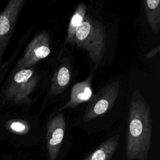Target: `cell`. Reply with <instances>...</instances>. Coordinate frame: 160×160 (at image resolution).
Wrapping results in <instances>:
<instances>
[{
  "label": "cell",
  "instance_id": "obj_1",
  "mask_svg": "<svg viewBox=\"0 0 160 160\" xmlns=\"http://www.w3.org/2000/svg\"><path fill=\"white\" fill-rule=\"evenodd\" d=\"M152 134L149 107L138 90L131 99L126 131L125 153L128 160H148Z\"/></svg>",
  "mask_w": 160,
  "mask_h": 160
},
{
  "label": "cell",
  "instance_id": "obj_2",
  "mask_svg": "<svg viewBox=\"0 0 160 160\" xmlns=\"http://www.w3.org/2000/svg\"><path fill=\"white\" fill-rule=\"evenodd\" d=\"M38 80L34 66L8 74L0 86V111L29 105Z\"/></svg>",
  "mask_w": 160,
  "mask_h": 160
},
{
  "label": "cell",
  "instance_id": "obj_3",
  "mask_svg": "<svg viewBox=\"0 0 160 160\" xmlns=\"http://www.w3.org/2000/svg\"><path fill=\"white\" fill-rule=\"evenodd\" d=\"M106 41L105 27L102 23L86 15L71 44L85 50L93 62L98 65L102 58Z\"/></svg>",
  "mask_w": 160,
  "mask_h": 160
},
{
  "label": "cell",
  "instance_id": "obj_4",
  "mask_svg": "<svg viewBox=\"0 0 160 160\" xmlns=\"http://www.w3.org/2000/svg\"><path fill=\"white\" fill-rule=\"evenodd\" d=\"M26 0H10L0 11V71L3 57L11 41Z\"/></svg>",
  "mask_w": 160,
  "mask_h": 160
},
{
  "label": "cell",
  "instance_id": "obj_5",
  "mask_svg": "<svg viewBox=\"0 0 160 160\" xmlns=\"http://www.w3.org/2000/svg\"><path fill=\"white\" fill-rule=\"evenodd\" d=\"M50 53L49 37L44 31L37 34L27 45L23 55L17 60L9 74L34 66L38 61L48 57Z\"/></svg>",
  "mask_w": 160,
  "mask_h": 160
},
{
  "label": "cell",
  "instance_id": "obj_6",
  "mask_svg": "<svg viewBox=\"0 0 160 160\" xmlns=\"http://www.w3.org/2000/svg\"><path fill=\"white\" fill-rule=\"evenodd\" d=\"M119 87V81H114L101 88L86 108L84 121H91L109 111L118 98Z\"/></svg>",
  "mask_w": 160,
  "mask_h": 160
},
{
  "label": "cell",
  "instance_id": "obj_7",
  "mask_svg": "<svg viewBox=\"0 0 160 160\" xmlns=\"http://www.w3.org/2000/svg\"><path fill=\"white\" fill-rule=\"evenodd\" d=\"M66 129V120L62 114H57L48 121L46 141L49 160H56L62 144Z\"/></svg>",
  "mask_w": 160,
  "mask_h": 160
},
{
  "label": "cell",
  "instance_id": "obj_8",
  "mask_svg": "<svg viewBox=\"0 0 160 160\" xmlns=\"http://www.w3.org/2000/svg\"><path fill=\"white\" fill-rule=\"evenodd\" d=\"M91 79L92 75L89 76L85 81L75 84L71 89L69 101L61 108V110L68 108H75L89 101L92 95Z\"/></svg>",
  "mask_w": 160,
  "mask_h": 160
},
{
  "label": "cell",
  "instance_id": "obj_9",
  "mask_svg": "<svg viewBox=\"0 0 160 160\" xmlns=\"http://www.w3.org/2000/svg\"><path fill=\"white\" fill-rule=\"evenodd\" d=\"M119 139V135L108 138L82 160H110L117 149Z\"/></svg>",
  "mask_w": 160,
  "mask_h": 160
},
{
  "label": "cell",
  "instance_id": "obj_10",
  "mask_svg": "<svg viewBox=\"0 0 160 160\" xmlns=\"http://www.w3.org/2000/svg\"><path fill=\"white\" fill-rule=\"evenodd\" d=\"M71 70L67 64H64L54 72L52 78L50 92L52 95L61 94L68 86L71 80Z\"/></svg>",
  "mask_w": 160,
  "mask_h": 160
},
{
  "label": "cell",
  "instance_id": "obj_11",
  "mask_svg": "<svg viewBox=\"0 0 160 160\" xmlns=\"http://www.w3.org/2000/svg\"><path fill=\"white\" fill-rule=\"evenodd\" d=\"M143 2L148 23L152 32L156 34L160 27V1L147 0Z\"/></svg>",
  "mask_w": 160,
  "mask_h": 160
},
{
  "label": "cell",
  "instance_id": "obj_12",
  "mask_svg": "<svg viewBox=\"0 0 160 160\" xmlns=\"http://www.w3.org/2000/svg\"><path fill=\"white\" fill-rule=\"evenodd\" d=\"M86 6L84 3H80L76 7L68 28V33L66 38V41L69 43H72L74 38L75 33L77 29L82 23L86 15Z\"/></svg>",
  "mask_w": 160,
  "mask_h": 160
},
{
  "label": "cell",
  "instance_id": "obj_13",
  "mask_svg": "<svg viewBox=\"0 0 160 160\" xmlns=\"http://www.w3.org/2000/svg\"><path fill=\"white\" fill-rule=\"evenodd\" d=\"M159 51H160V46H158L157 47H155L154 48H153L152 49L149 51L145 55V57L146 59H150V58H152L153 56H156L157 54H158L159 52Z\"/></svg>",
  "mask_w": 160,
  "mask_h": 160
}]
</instances>
